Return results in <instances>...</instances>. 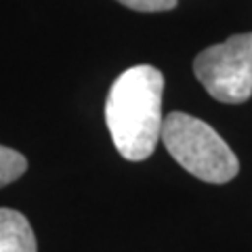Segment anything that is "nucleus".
Wrapping results in <instances>:
<instances>
[{
  "label": "nucleus",
  "instance_id": "5",
  "mask_svg": "<svg viewBox=\"0 0 252 252\" xmlns=\"http://www.w3.org/2000/svg\"><path fill=\"white\" fill-rule=\"evenodd\" d=\"M26 170H28L26 156L15 152L11 147L0 145V187L17 181Z\"/></svg>",
  "mask_w": 252,
  "mask_h": 252
},
{
  "label": "nucleus",
  "instance_id": "2",
  "mask_svg": "<svg viewBox=\"0 0 252 252\" xmlns=\"http://www.w3.org/2000/svg\"><path fill=\"white\" fill-rule=\"evenodd\" d=\"M162 143L189 175L204 183L223 185L238 177L240 160L210 124L195 116L172 112L164 118Z\"/></svg>",
  "mask_w": 252,
  "mask_h": 252
},
{
  "label": "nucleus",
  "instance_id": "3",
  "mask_svg": "<svg viewBox=\"0 0 252 252\" xmlns=\"http://www.w3.org/2000/svg\"><path fill=\"white\" fill-rule=\"evenodd\" d=\"M193 74L220 103L248 101L252 97V32L204 49L193 61Z\"/></svg>",
  "mask_w": 252,
  "mask_h": 252
},
{
  "label": "nucleus",
  "instance_id": "1",
  "mask_svg": "<svg viewBox=\"0 0 252 252\" xmlns=\"http://www.w3.org/2000/svg\"><path fill=\"white\" fill-rule=\"evenodd\" d=\"M164 76L152 65H135L114 80L105 101V124L118 154L147 160L162 135Z\"/></svg>",
  "mask_w": 252,
  "mask_h": 252
},
{
  "label": "nucleus",
  "instance_id": "4",
  "mask_svg": "<svg viewBox=\"0 0 252 252\" xmlns=\"http://www.w3.org/2000/svg\"><path fill=\"white\" fill-rule=\"evenodd\" d=\"M0 252H38L30 220L13 208H0Z\"/></svg>",
  "mask_w": 252,
  "mask_h": 252
},
{
  "label": "nucleus",
  "instance_id": "6",
  "mask_svg": "<svg viewBox=\"0 0 252 252\" xmlns=\"http://www.w3.org/2000/svg\"><path fill=\"white\" fill-rule=\"evenodd\" d=\"M118 2L139 13H162L172 11L179 0H118Z\"/></svg>",
  "mask_w": 252,
  "mask_h": 252
}]
</instances>
